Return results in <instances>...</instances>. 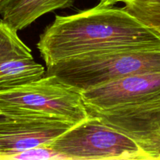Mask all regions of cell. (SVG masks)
Wrapping results in <instances>:
<instances>
[{
  "mask_svg": "<svg viewBox=\"0 0 160 160\" xmlns=\"http://www.w3.org/2000/svg\"><path fill=\"white\" fill-rule=\"evenodd\" d=\"M37 48L46 67L86 53L130 48H160V35L123 8L100 6L56 16Z\"/></svg>",
  "mask_w": 160,
  "mask_h": 160,
  "instance_id": "6da1fadb",
  "label": "cell"
},
{
  "mask_svg": "<svg viewBox=\"0 0 160 160\" xmlns=\"http://www.w3.org/2000/svg\"><path fill=\"white\" fill-rule=\"evenodd\" d=\"M54 75L80 92L142 73H160V48L104 50L67 58L48 66Z\"/></svg>",
  "mask_w": 160,
  "mask_h": 160,
  "instance_id": "7a4b0ae2",
  "label": "cell"
},
{
  "mask_svg": "<svg viewBox=\"0 0 160 160\" xmlns=\"http://www.w3.org/2000/svg\"><path fill=\"white\" fill-rule=\"evenodd\" d=\"M0 117H32L77 124L88 118L81 92L54 75L0 92Z\"/></svg>",
  "mask_w": 160,
  "mask_h": 160,
  "instance_id": "3957f363",
  "label": "cell"
},
{
  "mask_svg": "<svg viewBox=\"0 0 160 160\" xmlns=\"http://www.w3.org/2000/svg\"><path fill=\"white\" fill-rule=\"evenodd\" d=\"M46 146L67 159L149 160L131 138L90 115Z\"/></svg>",
  "mask_w": 160,
  "mask_h": 160,
  "instance_id": "277c9868",
  "label": "cell"
},
{
  "mask_svg": "<svg viewBox=\"0 0 160 160\" xmlns=\"http://www.w3.org/2000/svg\"><path fill=\"white\" fill-rule=\"evenodd\" d=\"M87 112L131 138L149 159H160V95L136 106Z\"/></svg>",
  "mask_w": 160,
  "mask_h": 160,
  "instance_id": "5b68a950",
  "label": "cell"
},
{
  "mask_svg": "<svg viewBox=\"0 0 160 160\" xmlns=\"http://www.w3.org/2000/svg\"><path fill=\"white\" fill-rule=\"evenodd\" d=\"M86 110H112L145 102L160 95V73L125 77L81 92Z\"/></svg>",
  "mask_w": 160,
  "mask_h": 160,
  "instance_id": "8992f818",
  "label": "cell"
},
{
  "mask_svg": "<svg viewBox=\"0 0 160 160\" xmlns=\"http://www.w3.org/2000/svg\"><path fill=\"white\" fill-rule=\"evenodd\" d=\"M75 124L32 117H0V159L47 145Z\"/></svg>",
  "mask_w": 160,
  "mask_h": 160,
  "instance_id": "52a82bcc",
  "label": "cell"
},
{
  "mask_svg": "<svg viewBox=\"0 0 160 160\" xmlns=\"http://www.w3.org/2000/svg\"><path fill=\"white\" fill-rule=\"evenodd\" d=\"M45 69L35 61L31 51L17 31L0 20V92L35 81Z\"/></svg>",
  "mask_w": 160,
  "mask_h": 160,
  "instance_id": "ba28073f",
  "label": "cell"
},
{
  "mask_svg": "<svg viewBox=\"0 0 160 160\" xmlns=\"http://www.w3.org/2000/svg\"><path fill=\"white\" fill-rule=\"evenodd\" d=\"M75 0H0L1 20L17 31L56 9L72 7Z\"/></svg>",
  "mask_w": 160,
  "mask_h": 160,
  "instance_id": "9c48e42d",
  "label": "cell"
},
{
  "mask_svg": "<svg viewBox=\"0 0 160 160\" xmlns=\"http://www.w3.org/2000/svg\"><path fill=\"white\" fill-rule=\"evenodd\" d=\"M13 159H67L65 156L46 145L36 147L19 153L14 156Z\"/></svg>",
  "mask_w": 160,
  "mask_h": 160,
  "instance_id": "30bf717a",
  "label": "cell"
},
{
  "mask_svg": "<svg viewBox=\"0 0 160 160\" xmlns=\"http://www.w3.org/2000/svg\"><path fill=\"white\" fill-rule=\"evenodd\" d=\"M99 6H113L115 3L122 2V0H99Z\"/></svg>",
  "mask_w": 160,
  "mask_h": 160,
  "instance_id": "8fae6325",
  "label": "cell"
}]
</instances>
